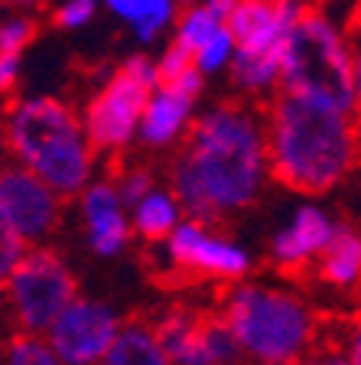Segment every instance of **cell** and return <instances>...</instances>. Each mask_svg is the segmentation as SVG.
I'll use <instances>...</instances> for the list:
<instances>
[{
    "label": "cell",
    "instance_id": "9",
    "mask_svg": "<svg viewBox=\"0 0 361 365\" xmlns=\"http://www.w3.org/2000/svg\"><path fill=\"white\" fill-rule=\"evenodd\" d=\"M0 212L20 242H33L59 222V199L30 170L10 167L0 173Z\"/></svg>",
    "mask_w": 361,
    "mask_h": 365
},
{
    "label": "cell",
    "instance_id": "20",
    "mask_svg": "<svg viewBox=\"0 0 361 365\" xmlns=\"http://www.w3.org/2000/svg\"><path fill=\"white\" fill-rule=\"evenodd\" d=\"M186 68H196V53H189V49H182L179 43H173V49L166 53V59L157 66V85L159 88L169 85L176 76H182Z\"/></svg>",
    "mask_w": 361,
    "mask_h": 365
},
{
    "label": "cell",
    "instance_id": "16",
    "mask_svg": "<svg viewBox=\"0 0 361 365\" xmlns=\"http://www.w3.org/2000/svg\"><path fill=\"white\" fill-rule=\"evenodd\" d=\"M108 7L137 23L140 39H153L169 16V0H108Z\"/></svg>",
    "mask_w": 361,
    "mask_h": 365
},
{
    "label": "cell",
    "instance_id": "23",
    "mask_svg": "<svg viewBox=\"0 0 361 365\" xmlns=\"http://www.w3.org/2000/svg\"><path fill=\"white\" fill-rule=\"evenodd\" d=\"M91 10H95V0H72L68 7H62L56 14V23L59 26H78V23H85L91 16Z\"/></svg>",
    "mask_w": 361,
    "mask_h": 365
},
{
    "label": "cell",
    "instance_id": "15",
    "mask_svg": "<svg viewBox=\"0 0 361 365\" xmlns=\"http://www.w3.org/2000/svg\"><path fill=\"white\" fill-rule=\"evenodd\" d=\"M134 222L147 238L169 235L176 225V202L169 196H163V192H147L140 199V205H137Z\"/></svg>",
    "mask_w": 361,
    "mask_h": 365
},
{
    "label": "cell",
    "instance_id": "2",
    "mask_svg": "<svg viewBox=\"0 0 361 365\" xmlns=\"http://www.w3.org/2000/svg\"><path fill=\"white\" fill-rule=\"evenodd\" d=\"M358 160V121L319 98L277 88L263 101V167L296 192L332 190Z\"/></svg>",
    "mask_w": 361,
    "mask_h": 365
},
{
    "label": "cell",
    "instance_id": "29",
    "mask_svg": "<svg viewBox=\"0 0 361 365\" xmlns=\"http://www.w3.org/2000/svg\"><path fill=\"white\" fill-rule=\"evenodd\" d=\"M16 4H23V0H16Z\"/></svg>",
    "mask_w": 361,
    "mask_h": 365
},
{
    "label": "cell",
    "instance_id": "19",
    "mask_svg": "<svg viewBox=\"0 0 361 365\" xmlns=\"http://www.w3.org/2000/svg\"><path fill=\"white\" fill-rule=\"evenodd\" d=\"M23 255H26V251H23V242L14 235V228L7 225V219L0 212V287L7 284V277L14 274V267L20 264Z\"/></svg>",
    "mask_w": 361,
    "mask_h": 365
},
{
    "label": "cell",
    "instance_id": "7",
    "mask_svg": "<svg viewBox=\"0 0 361 365\" xmlns=\"http://www.w3.org/2000/svg\"><path fill=\"white\" fill-rule=\"evenodd\" d=\"M147 85H140L127 68H120L117 76L95 95L88 105L85 130H88V144L95 150H111L124 147L137 128V118L147 108Z\"/></svg>",
    "mask_w": 361,
    "mask_h": 365
},
{
    "label": "cell",
    "instance_id": "13",
    "mask_svg": "<svg viewBox=\"0 0 361 365\" xmlns=\"http://www.w3.org/2000/svg\"><path fill=\"white\" fill-rule=\"evenodd\" d=\"M323 261H319L316 274L329 284H339V287H352L355 277H358V264H361V248H358V235L352 228H332V238L323 251Z\"/></svg>",
    "mask_w": 361,
    "mask_h": 365
},
{
    "label": "cell",
    "instance_id": "28",
    "mask_svg": "<svg viewBox=\"0 0 361 365\" xmlns=\"http://www.w3.org/2000/svg\"><path fill=\"white\" fill-rule=\"evenodd\" d=\"M182 4H189V0H182Z\"/></svg>",
    "mask_w": 361,
    "mask_h": 365
},
{
    "label": "cell",
    "instance_id": "27",
    "mask_svg": "<svg viewBox=\"0 0 361 365\" xmlns=\"http://www.w3.org/2000/svg\"><path fill=\"white\" fill-rule=\"evenodd\" d=\"M234 7H238V0H209V7L205 10H209L215 20H221V16H228Z\"/></svg>",
    "mask_w": 361,
    "mask_h": 365
},
{
    "label": "cell",
    "instance_id": "22",
    "mask_svg": "<svg viewBox=\"0 0 361 365\" xmlns=\"http://www.w3.org/2000/svg\"><path fill=\"white\" fill-rule=\"evenodd\" d=\"M228 53H231V36H228V30H221V26H219V30H215V36H211L209 43H205L202 49L196 53V59H199V66L211 72V68H219L221 62L228 59Z\"/></svg>",
    "mask_w": 361,
    "mask_h": 365
},
{
    "label": "cell",
    "instance_id": "5",
    "mask_svg": "<svg viewBox=\"0 0 361 365\" xmlns=\"http://www.w3.org/2000/svg\"><path fill=\"white\" fill-rule=\"evenodd\" d=\"M7 294L20 323V336L36 339L75 300V277L68 274L56 251L39 248L20 258V264L7 277Z\"/></svg>",
    "mask_w": 361,
    "mask_h": 365
},
{
    "label": "cell",
    "instance_id": "4",
    "mask_svg": "<svg viewBox=\"0 0 361 365\" xmlns=\"http://www.w3.org/2000/svg\"><path fill=\"white\" fill-rule=\"evenodd\" d=\"M277 88L300 91L339 111L355 114L358 98V66L352 49L335 26L323 20L316 7H303L293 30L286 33L277 68Z\"/></svg>",
    "mask_w": 361,
    "mask_h": 365
},
{
    "label": "cell",
    "instance_id": "10",
    "mask_svg": "<svg viewBox=\"0 0 361 365\" xmlns=\"http://www.w3.org/2000/svg\"><path fill=\"white\" fill-rule=\"evenodd\" d=\"M332 238V225L319 209H303L296 215L293 228L283 232V235L273 242V255H277V264L286 277H303V267H306L309 255H316L329 245Z\"/></svg>",
    "mask_w": 361,
    "mask_h": 365
},
{
    "label": "cell",
    "instance_id": "25",
    "mask_svg": "<svg viewBox=\"0 0 361 365\" xmlns=\"http://www.w3.org/2000/svg\"><path fill=\"white\" fill-rule=\"evenodd\" d=\"M124 68H127V72H130V76H134L140 85H147V88H150V85H157V68H153L147 59H130Z\"/></svg>",
    "mask_w": 361,
    "mask_h": 365
},
{
    "label": "cell",
    "instance_id": "18",
    "mask_svg": "<svg viewBox=\"0 0 361 365\" xmlns=\"http://www.w3.org/2000/svg\"><path fill=\"white\" fill-rule=\"evenodd\" d=\"M4 365H59V359L49 352V346H43L33 336H14Z\"/></svg>",
    "mask_w": 361,
    "mask_h": 365
},
{
    "label": "cell",
    "instance_id": "11",
    "mask_svg": "<svg viewBox=\"0 0 361 365\" xmlns=\"http://www.w3.org/2000/svg\"><path fill=\"white\" fill-rule=\"evenodd\" d=\"M85 219H88V228H91V242L101 255H111L117 251L120 245L127 242V225L120 219V199L114 192L111 182H101L95 190L85 196Z\"/></svg>",
    "mask_w": 361,
    "mask_h": 365
},
{
    "label": "cell",
    "instance_id": "8",
    "mask_svg": "<svg viewBox=\"0 0 361 365\" xmlns=\"http://www.w3.org/2000/svg\"><path fill=\"white\" fill-rule=\"evenodd\" d=\"M169 264H173V287L202 284L205 277H238L248 267V258L225 242H215L202 232V225L186 222L169 238Z\"/></svg>",
    "mask_w": 361,
    "mask_h": 365
},
{
    "label": "cell",
    "instance_id": "21",
    "mask_svg": "<svg viewBox=\"0 0 361 365\" xmlns=\"http://www.w3.org/2000/svg\"><path fill=\"white\" fill-rule=\"evenodd\" d=\"M33 36H36V23H33V20H14V23H7V26H0V53L16 56Z\"/></svg>",
    "mask_w": 361,
    "mask_h": 365
},
{
    "label": "cell",
    "instance_id": "6",
    "mask_svg": "<svg viewBox=\"0 0 361 365\" xmlns=\"http://www.w3.org/2000/svg\"><path fill=\"white\" fill-rule=\"evenodd\" d=\"M117 336V317L95 300H72L49 327L53 356L66 365H95Z\"/></svg>",
    "mask_w": 361,
    "mask_h": 365
},
{
    "label": "cell",
    "instance_id": "24",
    "mask_svg": "<svg viewBox=\"0 0 361 365\" xmlns=\"http://www.w3.org/2000/svg\"><path fill=\"white\" fill-rule=\"evenodd\" d=\"M300 365H358V359H352L348 356L345 359V352H335V349H309V356L303 359Z\"/></svg>",
    "mask_w": 361,
    "mask_h": 365
},
{
    "label": "cell",
    "instance_id": "1",
    "mask_svg": "<svg viewBox=\"0 0 361 365\" xmlns=\"http://www.w3.org/2000/svg\"><path fill=\"white\" fill-rule=\"evenodd\" d=\"M263 170V101L228 98L189 128L169 163V182L199 222L225 225L257 199Z\"/></svg>",
    "mask_w": 361,
    "mask_h": 365
},
{
    "label": "cell",
    "instance_id": "14",
    "mask_svg": "<svg viewBox=\"0 0 361 365\" xmlns=\"http://www.w3.org/2000/svg\"><path fill=\"white\" fill-rule=\"evenodd\" d=\"M189 105L192 101L176 98L169 91H159L153 98H147V108H143V137L150 144H166L179 134L182 121L189 114Z\"/></svg>",
    "mask_w": 361,
    "mask_h": 365
},
{
    "label": "cell",
    "instance_id": "26",
    "mask_svg": "<svg viewBox=\"0 0 361 365\" xmlns=\"http://www.w3.org/2000/svg\"><path fill=\"white\" fill-rule=\"evenodd\" d=\"M14 76H16V56L0 53V91H7L14 85Z\"/></svg>",
    "mask_w": 361,
    "mask_h": 365
},
{
    "label": "cell",
    "instance_id": "12",
    "mask_svg": "<svg viewBox=\"0 0 361 365\" xmlns=\"http://www.w3.org/2000/svg\"><path fill=\"white\" fill-rule=\"evenodd\" d=\"M101 365H169V359L159 349L150 323L143 317H130L124 329H117Z\"/></svg>",
    "mask_w": 361,
    "mask_h": 365
},
{
    "label": "cell",
    "instance_id": "3",
    "mask_svg": "<svg viewBox=\"0 0 361 365\" xmlns=\"http://www.w3.org/2000/svg\"><path fill=\"white\" fill-rule=\"evenodd\" d=\"M219 313L238 349L257 365H300L313 349L319 327V319L296 297L254 284L228 290Z\"/></svg>",
    "mask_w": 361,
    "mask_h": 365
},
{
    "label": "cell",
    "instance_id": "17",
    "mask_svg": "<svg viewBox=\"0 0 361 365\" xmlns=\"http://www.w3.org/2000/svg\"><path fill=\"white\" fill-rule=\"evenodd\" d=\"M219 30V20L209 14V10H189L182 14V30H179V46L189 53H199Z\"/></svg>",
    "mask_w": 361,
    "mask_h": 365
}]
</instances>
